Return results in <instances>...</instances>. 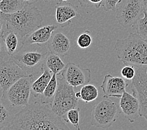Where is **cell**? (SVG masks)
Instances as JSON below:
<instances>
[{
	"label": "cell",
	"instance_id": "5b68a950",
	"mask_svg": "<svg viewBox=\"0 0 147 130\" xmlns=\"http://www.w3.org/2000/svg\"><path fill=\"white\" fill-rule=\"evenodd\" d=\"M58 86L50 107L58 117L65 120L67 112L78 108V99L76 96L75 88L61 77L58 78Z\"/></svg>",
	"mask_w": 147,
	"mask_h": 130
},
{
	"label": "cell",
	"instance_id": "f546056e",
	"mask_svg": "<svg viewBox=\"0 0 147 130\" xmlns=\"http://www.w3.org/2000/svg\"><path fill=\"white\" fill-rule=\"evenodd\" d=\"M140 2L144 11H147V0H140Z\"/></svg>",
	"mask_w": 147,
	"mask_h": 130
},
{
	"label": "cell",
	"instance_id": "30bf717a",
	"mask_svg": "<svg viewBox=\"0 0 147 130\" xmlns=\"http://www.w3.org/2000/svg\"><path fill=\"white\" fill-rule=\"evenodd\" d=\"M147 67L136 66V75L131 80L133 94L138 98L140 108V115L147 121Z\"/></svg>",
	"mask_w": 147,
	"mask_h": 130
},
{
	"label": "cell",
	"instance_id": "6da1fadb",
	"mask_svg": "<svg viewBox=\"0 0 147 130\" xmlns=\"http://www.w3.org/2000/svg\"><path fill=\"white\" fill-rule=\"evenodd\" d=\"M65 120L52 110L50 105L35 101L13 116L6 130H66Z\"/></svg>",
	"mask_w": 147,
	"mask_h": 130
},
{
	"label": "cell",
	"instance_id": "cb8c5ba5",
	"mask_svg": "<svg viewBox=\"0 0 147 130\" xmlns=\"http://www.w3.org/2000/svg\"><path fill=\"white\" fill-rule=\"evenodd\" d=\"M66 122H69L78 130H80V109L79 108L71 109L66 115Z\"/></svg>",
	"mask_w": 147,
	"mask_h": 130
},
{
	"label": "cell",
	"instance_id": "e575fe53",
	"mask_svg": "<svg viewBox=\"0 0 147 130\" xmlns=\"http://www.w3.org/2000/svg\"><path fill=\"white\" fill-rule=\"evenodd\" d=\"M146 73H147V68H146Z\"/></svg>",
	"mask_w": 147,
	"mask_h": 130
},
{
	"label": "cell",
	"instance_id": "f1b7e54d",
	"mask_svg": "<svg viewBox=\"0 0 147 130\" xmlns=\"http://www.w3.org/2000/svg\"><path fill=\"white\" fill-rule=\"evenodd\" d=\"M123 0H105V7L106 11L108 12H116L118 5H120Z\"/></svg>",
	"mask_w": 147,
	"mask_h": 130
},
{
	"label": "cell",
	"instance_id": "ac0fdd59",
	"mask_svg": "<svg viewBox=\"0 0 147 130\" xmlns=\"http://www.w3.org/2000/svg\"><path fill=\"white\" fill-rule=\"evenodd\" d=\"M53 73L44 66L41 75L34 79L31 84V94L34 98H38L43 94L45 88L50 82Z\"/></svg>",
	"mask_w": 147,
	"mask_h": 130
},
{
	"label": "cell",
	"instance_id": "9a60e30c",
	"mask_svg": "<svg viewBox=\"0 0 147 130\" xmlns=\"http://www.w3.org/2000/svg\"><path fill=\"white\" fill-rule=\"evenodd\" d=\"M57 29V26L51 24L41 26L33 31L24 38L23 41V46L30 45H45L48 44L53 36L54 31Z\"/></svg>",
	"mask_w": 147,
	"mask_h": 130
},
{
	"label": "cell",
	"instance_id": "ffe728a7",
	"mask_svg": "<svg viewBox=\"0 0 147 130\" xmlns=\"http://www.w3.org/2000/svg\"><path fill=\"white\" fill-rule=\"evenodd\" d=\"M58 86V81L57 74H53L52 78L48 86L45 88L43 94L40 96L42 103L50 105L53 101L54 96L57 92Z\"/></svg>",
	"mask_w": 147,
	"mask_h": 130
},
{
	"label": "cell",
	"instance_id": "8992f818",
	"mask_svg": "<svg viewBox=\"0 0 147 130\" xmlns=\"http://www.w3.org/2000/svg\"><path fill=\"white\" fill-rule=\"evenodd\" d=\"M118 104L108 96H104L93 106L91 118H92V126L98 128L107 129L111 127L117 119L120 114Z\"/></svg>",
	"mask_w": 147,
	"mask_h": 130
},
{
	"label": "cell",
	"instance_id": "9c48e42d",
	"mask_svg": "<svg viewBox=\"0 0 147 130\" xmlns=\"http://www.w3.org/2000/svg\"><path fill=\"white\" fill-rule=\"evenodd\" d=\"M143 11L140 0H123L117 8L116 18L121 26L128 29L137 24Z\"/></svg>",
	"mask_w": 147,
	"mask_h": 130
},
{
	"label": "cell",
	"instance_id": "1f68e13d",
	"mask_svg": "<svg viewBox=\"0 0 147 130\" xmlns=\"http://www.w3.org/2000/svg\"><path fill=\"white\" fill-rule=\"evenodd\" d=\"M76 96L77 98H78V100L81 99V93H80V91H78V92H76Z\"/></svg>",
	"mask_w": 147,
	"mask_h": 130
},
{
	"label": "cell",
	"instance_id": "7402d4cb",
	"mask_svg": "<svg viewBox=\"0 0 147 130\" xmlns=\"http://www.w3.org/2000/svg\"><path fill=\"white\" fill-rule=\"evenodd\" d=\"M81 99L85 103H90L97 99L98 96V90L92 84H86L83 85L80 90Z\"/></svg>",
	"mask_w": 147,
	"mask_h": 130
},
{
	"label": "cell",
	"instance_id": "2e32d148",
	"mask_svg": "<svg viewBox=\"0 0 147 130\" xmlns=\"http://www.w3.org/2000/svg\"><path fill=\"white\" fill-rule=\"evenodd\" d=\"M47 46L49 51L60 57L67 55L71 48V42L66 35L61 32L53 34L48 42Z\"/></svg>",
	"mask_w": 147,
	"mask_h": 130
},
{
	"label": "cell",
	"instance_id": "7a4b0ae2",
	"mask_svg": "<svg viewBox=\"0 0 147 130\" xmlns=\"http://www.w3.org/2000/svg\"><path fill=\"white\" fill-rule=\"evenodd\" d=\"M43 21L40 10L31 5L26 4L22 9L13 14L1 12V23L23 39L41 27Z\"/></svg>",
	"mask_w": 147,
	"mask_h": 130
},
{
	"label": "cell",
	"instance_id": "8fae6325",
	"mask_svg": "<svg viewBox=\"0 0 147 130\" xmlns=\"http://www.w3.org/2000/svg\"><path fill=\"white\" fill-rule=\"evenodd\" d=\"M61 75L66 82L75 88L86 85L91 81V70L88 68H83L73 63L66 65Z\"/></svg>",
	"mask_w": 147,
	"mask_h": 130
},
{
	"label": "cell",
	"instance_id": "83f0119b",
	"mask_svg": "<svg viewBox=\"0 0 147 130\" xmlns=\"http://www.w3.org/2000/svg\"><path fill=\"white\" fill-rule=\"evenodd\" d=\"M78 1L83 8L94 6L96 8L99 9L102 6L105 0H78Z\"/></svg>",
	"mask_w": 147,
	"mask_h": 130
},
{
	"label": "cell",
	"instance_id": "ba28073f",
	"mask_svg": "<svg viewBox=\"0 0 147 130\" xmlns=\"http://www.w3.org/2000/svg\"><path fill=\"white\" fill-rule=\"evenodd\" d=\"M34 79V76L31 75L20 79L6 91L1 98L6 99L12 107H26L29 104L31 84Z\"/></svg>",
	"mask_w": 147,
	"mask_h": 130
},
{
	"label": "cell",
	"instance_id": "277c9868",
	"mask_svg": "<svg viewBox=\"0 0 147 130\" xmlns=\"http://www.w3.org/2000/svg\"><path fill=\"white\" fill-rule=\"evenodd\" d=\"M49 51L44 45L23 46L12 58L28 75L34 79L40 75L44 68L45 61Z\"/></svg>",
	"mask_w": 147,
	"mask_h": 130
},
{
	"label": "cell",
	"instance_id": "5bb4252c",
	"mask_svg": "<svg viewBox=\"0 0 147 130\" xmlns=\"http://www.w3.org/2000/svg\"><path fill=\"white\" fill-rule=\"evenodd\" d=\"M119 106L125 118L131 123L141 117L139 101L134 94L125 91L120 98Z\"/></svg>",
	"mask_w": 147,
	"mask_h": 130
},
{
	"label": "cell",
	"instance_id": "3957f363",
	"mask_svg": "<svg viewBox=\"0 0 147 130\" xmlns=\"http://www.w3.org/2000/svg\"><path fill=\"white\" fill-rule=\"evenodd\" d=\"M118 58L125 65L147 67V41L137 33L117 40L115 45Z\"/></svg>",
	"mask_w": 147,
	"mask_h": 130
},
{
	"label": "cell",
	"instance_id": "e0dca14e",
	"mask_svg": "<svg viewBox=\"0 0 147 130\" xmlns=\"http://www.w3.org/2000/svg\"><path fill=\"white\" fill-rule=\"evenodd\" d=\"M78 15L75 7L69 3H60L56 7L55 19L57 23L62 27L69 25L71 20Z\"/></svg>",
	"mask_w": 147,
	"mask_h": 130
},
{
	"label": "cell",
	"instance_id": "7c38bea8",
	"mask_svg": "<svg viewBox=\"0 0 147 130\" xmlns=\"http://www.w3.org/2000/svg\"><path fill=\"white\" fill-rule=\"evenodd\" d=\"M23 39L1 23V52L13 57L23 47Z\"/></svg>",
	"mask_w": 147,
	"mask_h": 130
},
{
	"label": "cell",
	"instance_id": "603a6c76",
	"mask_svg": "<svg viewBox=\"0 0 147 130\" xmlns=\"http://www.w3.org/2000/svg\"><path fill=\"white\" fill-rule=\"evenodd\" d=\"M13 116L9 113V110L3 104V100H1L0 103V130L5 129L12 121Z\"/></svg>",
	"mask_w": 147,
	"mask_h": 130
},
{
	"label": "cell",
	"instance_id": "836d02e7",
	"mask_svg": "<svg viewBox=\"0 0 147 130\" xmlns=\"http://www.w3.org/2000/svg\"><path fill=\"white\" fill-rule=\"evenodd\" d=\"M45 2H50L51 1H55V0H44Z\"/></svg>",
	"mask_w": 147,
	"mask_h": 130
},
{
	"label": "cell",
	"instance_id": "4dcf8cb0",
	"mask_svg": "<svg viewBox=\"0 0 147 130\" xmlns=\"http://www.w3.org/2000/svg\"><path fill=\"white\" fill-rule=\"evenodd\" d=\"M38 0H23L24 3L26 5H32L34 3L37 1Z\"/></svg>",
	"mask_w": 147,
	"mask_h": 130
},
{
	"label": "cell",
	"instance_id": "d6986e66",
	"mask_svg": "<svg viewBox=\"0 0 147 130\" xmlns=\"http://www.w3.org/2000/svg\"><path fill=\"white\" fill-rule=\"evenodd\" d=\"M44 66L51 71L53 74H57L58 75L63 71L66 65L62 61L60 56L50 51L45 59Z\"/></svg>",
	"mask_w": 147,
	"mask_h": 130
},
{
	"label": "cell",
	"instance_id": "d4e9b609",
	"mask_svg": "<svg viewBox=\"0 0 147 130\" xmlns=\"http://www.w3.org/2000/svg\"><path fill=\"white\" fill-rule=\"evenodd\" d=\"M143 17L136 24V33L147 41V11H143Z\"/></svg>",
	"mask_w": 147,
	"mask_h": 130
},
{
	"label": "cell",
	"instance_id": "4316f807",
	"mask_svg": "<svg viewBox=\"0 0 147 130\" xmlns=\"http://www.w3.org/2000/svg\"><path fill=\"white\" fill-rule=\"evenodd\" d=\"M121 75L126 80H132L136 75V69L134 66L126 65L121 69Z\"/></svg>",
	"mask_w": 147,
	"mask_h": 130
},
{
	"label": "cell",
	"instance_id": "52a82bcc",
	"mask_svg": "<svg viewBox=\"0 0 147 130\" xmlns=\"http://www.w3.org/2000/svg\"><path fill=\"white\" fill-rule=\"evenodd\" d=\"M28 74L5 52H1V64H0V86L1 97L4 95L10 87L16 82L28 76Z\"/></svg>",
	"mask_w": 147,
	"mask_h": 130
},
{
	"label": "cell",
	"instance_id": "44dd1931",
	"mask_svg": "<svg viewBox=\"0 0 147 130\" xmlns=\"http://www.w3.org/2000/svg\"><path fill=\"white\" fill-rule=\"evenodd\" d=\"M26 5L23 0H1L0 9L5 14H13L22 9Z\"/></svg>",
	"mask_w": 147,
	"mask_h": 130
},
{
	"label": "cell",
	"instance_id": "d6a6232c",
	"mask_svg": "<svg viewBox=\"0 0 147 130\" xmlns=\"http://www.w3.org/2000/svg\"><path fill=\"white\" fill-rule=\"evenodd\" d=\"M68 1H69V0H59V1H60V3H66V2H67Z\"/></svg>",
	"mask_w": 147,
	"mask_h": 130
},
{
	"label": "cell",
	"instance_id": "484cf974",
	"mask_svg": "<svg viewBox=\"0 0 147 130\" xmlns=\"http://www.w3.org/2000/svg\"><path fill=\"white\" fill-rule=\"evenodd\" d=\"M93 42V38L89 31L80 34L77 38L76 44L80 49H86L91 46Z\"/></svg>",
	"mask_w": 147,
	"mask_h": 130
},
{
	"label": "cell",
	"instance_id": "4fadbf2b",
	"mask_svg": "<svg viewBox=\"0 0 147 130\" xmlns=\"http://www.w3.org/2000/svg\"><path fill=\"white\" fill-rule=\"evenodd\" d=\"M128 83L125 79L118 76H113L110 74L106 75L101 85L105 96L120 98L126 91Z\"/></svg>",
	"mask_w": 147,
	"mask_h": 130
}]
</instances>
